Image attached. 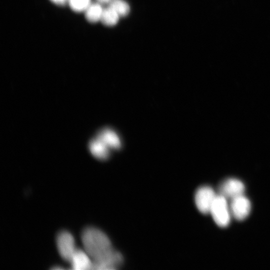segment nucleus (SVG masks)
<instances>
[{
	"instance_id": "obj_11",
	"label": "nucleus",
	"mask_w": 270,
	"mask_h": 270,
	"mask_svg": "<svg viewBox=\"0 0 270 270\" xmlns=\"http://www.w3.org/2000/svg\"><path fill=\"white\" fill-rule=\"evenodd\" d=\"M103 9L100 4L91 3L84 11L86 19L90 22H96L100 20Z\"/></svg>"
},
{
	"instance_id": "obj_3",
	"label": "nucleus",
	"mask_w": 270,
	"mask_h": 270,
	"mask_svg": "<svg viewBox=\"0 0 270 270\" xmlns=\"http://www.w3.org/2000/svg\"><path fill=\"white\" fill-rule=\"evenodd\" d=\"M122 255L112 248L103 255L92 260V270H116L122 265Z\"/></svg>"
},
{
	"instance_id": "obj_14",
	"label": "nucleus",
	"mask_w": 270,
	"mask_h": 270,
	"mask_svg": "<svg viewBox=\"0 0 270 270\" xmlns=\"http://www.w3.org/2000/svg\"><path fill=\"white\" fill-rule=\"evenodd\" d=\"M68 2L72 10L76 12H84L91 4L90 0H68Z\"/></svg>"
},
{
	"instance_id": "obj_10",
	"label": "nucleus",
	"mask_w": 270,
	"mask_h": 270,
	"mask_svg": "<svg viewBox=\"0 0 270 270\" xmlns=\"http://www.w3.org/2000/svg\"><path fill=\"white\" fill-rule=\"evenodd\" d=\"M97 137L101 140L110 150L118 149L120 146L119 137L111 130L104 129L100 131Z\"/></svg>"
},
{
	"instance_id": "obj_2",
	"label": "nucleus",
	"mask_w": 270,
	"mask_h": 270,
	"mask_svg": "<svg viewBox=\"0 0 270 270\" xmlns=\"http://www.w3.org/2000/svg\"><path fill=\"white\" fill-rule=\"evenodd\" d=\"M211 214L215 222L220 227L228 226L230 222V214L226 198L216 195L211 206Z\"/></svg>"
},
{
	"instance_id": "obj_5",
	"label": "nucleus",
	"mask_w": 270,
	"mask_h": 270,
	"mask_svg": "<svg viewBox=\"0 0 270 270\" xmlns=\"http://www.w3.org/2000/svg\"><path fill=\"white\" fill-rule=\"evenodd\" d=\"M216 196L211 187L202 186L199 188L194 196V202L198 210L204 214L210 213Z\"/></svg>"
},
{
	"instance_id": "obj_8",
	"label": "nucleus",
	"mask_w": 270,
	"mask_h": 270,
	"mask_svg": "<svg viewBox=\"0 0 270 270\" xmlns=\"http://www.w3.org/2000/svg\"><path fill=\"white\" fill-rule=\"evenodd\" d=\"M70 262L72 268L76 270H92V260L84 250L77 248Z\"/></svg>"
},
{
	"instance_id": "obj_1",
	"label": "nucleus",
	"mask_w": 270,
	"mask_h": 270,
	"mask_svg": "<svg viewBox=\"0 0 270 270\" xmlns=\"http://www.w3.org/2000/svg\"><path fill=\"white\" fill-rule=\"evenodd\" d=\"M81 238L84 250L92 260L98 258L112 248L108 236L97 228H85L82 232Z\"/></svg>"
},
{
	"instance_id": "obj_4",
	"label": "nucleus",
	"mask_w": 270,
	"mask_h": 270,
	"mask_svg": "<svg viewBox=\"0 0 270 270\" xmlns=\"http://www.w3.org/2000/svg\"><path fill=\"white\" fill-rule=\"evenodd\" d=\"M56 246L60 256L70 262L77 248L72 234L66 230L60 232L56 239Z\"/></svg>"
},
{
	"instance_id": "obj_15",
	"label": "nucleus",
	"mask_w": 270,
	"mask_h": 270,
	"mask_svg": "<svg viewBox=\"0 0 270 270\" xmlns=\"http://www.w3.org/2000/svg\"><path fill=\"white\" fill-rule=\"evenodd\" d=\"M52 2L58 4H63L66 2H68V0H51Z\"/></svg>"
},
{
	"instance_id": "obj_13",
	"label": "nucleus",
	"mask_w": 270,
	"mask_h": 270,
	"mask_svg": "<svg viewBox=\"0 0 270 270\" xmlns=\"http://www.w3.org/2000/svg\"><path fill=\"white\" fill-rule=\"evenodd\" d=\"M120 16H127L130 11L128 4L124 0H112L108 4Z\"/></svg>"
},
{
	"instance_id": "obj_9",
	"label": "nucleus",
	"mask_w": 270,
	"mask_h": 270,
	"mask_svg": "<svg viewBox=\"0 0 270 270\" xmlns=\"http://www.w3.org/2000/svg\"><path fill=\"white\" fill-rule=\"evenodd\" d=\"M89 148L93 156L98 159L104 160L109 156L110 149L97 136L90 142Z\"/></svg>"
},
{
	"instance_id": "obj_16",
	"label": "nucleus",
	"mask_w": 270,
	"mask_h": 270,
	"mask_svg": "<svg viewBox=\"0 0 270 270\" xmlns=\"http://www.w3.org/2000/svg\"><path fill=\"white\" fill-rule=\"evenodd\" d=\"M100 4H110L112 0H96Z\"/></svg>"
},
{
	"instance_id": "obj_12",
	"label": "nucleus",
	"mask_w": 270,
	"mask_h": 270,
	"mask_svg": "<svg viewBox=\"0 0 270 270\" xmlns=\"http://www.w3.org/2000/svg\"><path fill=\"white\" fill-rule=\"evenodd\" d=\"M120 16L110 6L103 9L100 21L106 26H114L118 22Z\"/></svg>"
},
{
	"instance_id": "obj_7",
	"label": "nucleus",
	"mask_w": 270,
	"mask_h": 270,
	"mask_svg": "<svg viewBox=\"0 0 270 270\" xmlns=\"http://www.w3.org/2000/svg\"><path fill=\"white\" fill-rule=\"evenodd\" d=\"M251 209L250 200L243 195L232 199L230 210L235 218L241 220L249 214Z\"/></svg>"
},
{
	"instance_id": "obj_6",
	"label": "nucleus",
	"mask_w": 270,
	"mask_h": 270,
	"mask_svg": "<svg viewBox=\"0 0 270 270\" xmlns=\"http://www.w3.org/2000/svg\"><path fill=\"white\" fill-rule=\"evenodd\" d=\"M218 190L220 195L226 198L232 199L242 195L244 186L242 182L237 179L228 178L220 184Z\"/></svg>"
}]
</instances>
